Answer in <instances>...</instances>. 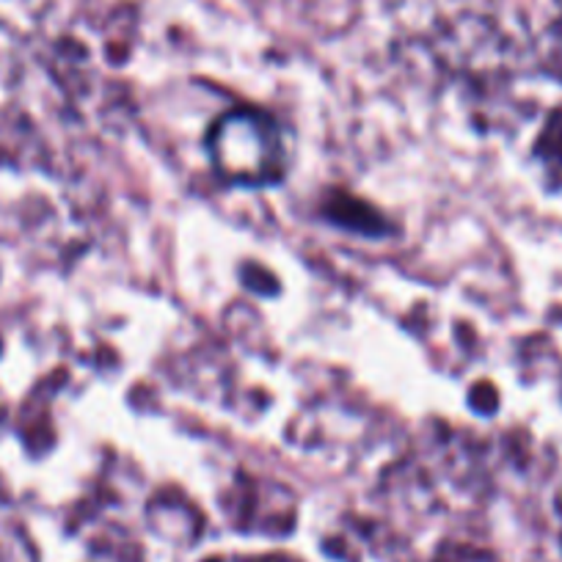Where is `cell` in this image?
<instances>
[{"label": "cell", "mask_w": 562, "mask_h": 562, "mask_svg": "<svg viewBox=\"0 0 562 562\" xmlns=\"http://www.w3.org/2000/svg\"><path fill=\"white\" fill-rule=\"evenodd\" d=\"M207 144L215 169L237 186H270L288 169L281 127L262 111H229L210 130Z\"/></svg>", "instance_id": "cell-1"}, {"label": "cell", "mask_w": 562, "mask_h": 562, "mask_svg": "<svg viewBox=\"0 0 562 562\" xmlns=\"http://www.w3.org/2000/svg\"><path fill=\"white\" fill-rule=\"evenodd\" d=\"M237 562H293V560H284V557H254V560H237Z\"/></svg>", "instance_id": "cell-4"}, {"label": "cell", "mask_w": 562, "mask_h": 562, "mask_svg": "<svg viewBox=\"0 0 562 562\" xmlns=\"http://www.w3.org/2000/svg\"><path fill=\"white\" fill-rule=\"evenodd\" d=\"M323 213H326V218L331 221V224L342 226V229H350V232H359V235L375 237V235H386L389 232V224L381 218V213H375L370 204L356 199L353 193H345V191L331 193L328 202L323 204Z\"/></svg>", "instance_id": "cell-2"}, {"label": "cell", "mask_w": 562, "mask_h": 562, "mask_svg": "<svg viewBox=\"0 0 562 562\" xmlns=\"http://www.w3.org/2000/svg\"><path fill=\"white\" fill-rule=\"evenodd\" d=\"M436 562H496L494 557L485 551L469 549V546H445L436 557Z\"/></svg>", "instance_id": "cell-3"}]
</instances>
